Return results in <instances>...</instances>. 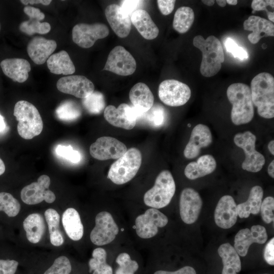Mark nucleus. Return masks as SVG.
<instances>
[{"label": "nucleus", "mask_w": 274, "mask_h": 274, "mask_svg": "<svg viewBox=\"0 0 274 274\" xmlns=\"http://www.w3.org/2000/svg\"><path fill=\"white\" fill-rule=\"evenodd\" d=\"M252 99L259 115L266 119L274 117V78L268 73L255 76L251 81Z\"/></svg>", "instance_id": "1"}, {"label": "nucleus", "mask_w": 274, "mask_h": 274, "mask_svg": "<svg viewBox=\"0 0 274 274\" xmlns=\"http://www.w3.org/2000/svg\"><path fill=\"white\" fill-rule=\"evenodd\" d=\"M227 96L232 105L231 119L236 125L247 124L254 115L250 87L242 83L231 84L227 89Z\"/></svg>", "instance_id": "2"}, {"label": "nucleus", "mask_w": 274, "mask_h": 274, "mask_svg": "<svg viewBox=\"0 0 274 274\" xmlns=\"http://www.w3.org/2000/svg\"><path fill=\"white\" fill-rule=\"evenodd\" d=\"M193 44L202 54L200 66L201 74L206 77L216 75L224 61V54L220 40L214 36L204 39L201 36L197 35L194 38Z\"/></svg>", "instance_id": "3"}, {"label": "nucleus", "mask_w": 274, "mask_h": 274, "mask_svg": "<svg viewBox=\"0 0 274 274\" xmlns=\"http://www.w3.org/2000/svg\"><path fill=\"white\" fill-rule=\"evenodd\" d=\"M13 114L18 121V133L23 139L30 140L42 132L43 120L32 104L23 100L18 101L14 106Z\"/></svg>", "instance_id": "4"}, {"label": "nucleus", "mask_w": 274, "mask_h": 274, "mask_svg": "<svg viewBox=\"0 0 274 274\" xmlns=\"http://www.w3.org/2000/svg\"><path fill=\"white\" fill-rule=\"evenodd\" d=\"M142 154L136 148H131L111 166L108 178L117 185L125 184L136 175L142 164Z\"/></svg>", "instance_id": "5"}, {"label": "nucleus", "mask_w": 274, "mask_h": 274, "mask_svg": "<svg viewBox=\"0 0 274 274\" xmlns=\"http://www.w3.org/2000/svg\"><path fill=\"white\" fill-rule=\"evenodd\" d=\"M176 190L173 177L169 170H163L157 177L153 187L144 196L146 205L154 209H161L170 202Z\"/></svg>", "instance_id": "6"}, {"label": "nucleus", "mask_w": 274, "mask_h": 274, "mask_svg": "<svg viewBox=\"0 0 274 274\" xmlns=\"http://www.w3.org/2000/svg\"><path fill=\"white\" fill-rule=\"evenodd\" d=\"M256 141V136L249 131L238 133L234 137L235 145L242 148L245 153L242 168L252 173L260 171L265 162L264 156L255 149Z\"/></svg>", "instance_id": "7"}, {"label": "nucleus", "mask_w": 274, "mask_h": 274, "mask_svg": "<svg viewBox=\"0 0 274 274\" xmlns=\"http://www.w3.org/2000/svg\"><path fill=\"white\" fill-rule=\"evenodd\" d=\"M145 113L123 103L117 108L113 105L108 106L104 114L105 119L111 125L130 130L135 126L137 120L144 119Z\"/></svg>", "instance_id": "8"}, {"label": "nucleus", "mask_w": 274, "mask_h": 274, "mask_svg": "<svg viewBox=\"0 0 274 274\" xmlns=\"http://www.w3.org/2000/svg\"><path fill=\"white\" fill-rule=\"evenodd\" d=\"M191 94V90L187 85L174 79L162 81L158 87L160 99L171 107L185 105L190 99Z\"/></svg>", "instance_id": "9"}, {"label": "nucleus", "mask_w": 274, "mask_h": 274, "mask_svg": "<svg viewBox=\"0 0 274 274\" xmlns=\"http://www.w3.org/2000/svg\"><path fill=\"white\" fill-rule=\"evenodd\" d=\"M95 223L90 238L95 245L103 246L110 243L118 233V227L111 214L108 212L98 213L95 217Z\"/></svg>", "instance_id": "10"}, {"label": "nucleus", "mask_w": 274, "mask_h": 274, "mask_svg": "<svg viewBox=\"0 0 274 274\" xmlns=\"http://www.w3.org/2000/svg\"><path fill=\"white\" fill-rule=\"evenodd\" d=\"M109 33L108 26L101 23L88 24L84 23L75 25L72 30L73 42L79 47L89 48L98 39L107 37Z\"/></svg>", "instance_id": "11"}, {"label": "nucleus", "mask_w": 274, "mask_h": 274, "mask_svg": "<svg viewBox=\"0 0 274 274\" xmlns=\"http://www.w3.org/2000/svg\"><path fill=\"white\" fill-rule=\"evenodd\" d=\"M50 179L46 175H41L37 182H32L25 186L21 191V198L26 204L33 205L45 200L48 203L53 202L56 197L55 194L49 189Z\"/></svg>", "instance_id": "12"}, {"label": "nucleus", "mask_w": 274, "mask_h": 274, "mask_svg": "<svg viewBox=\"0 0 274 274\" xmlns=\"http://www.w3.org/2000/svg\"><path fill=\"white\" fill-rule=\"evenodd\" d=\"M136 68V61L132 55L123 47L117 46L109 54L103 70L126 76L134 73Z\"/></svg>", "instance_id": "13"}, {"label": "nucleus", "mask_w": 274, "mask_h": 274, "mask_svg": "<svg viewBox=\"0 0 274 274\" xmlns=\"http://www.w3.org/2000/svg\"><path fill=\"white\" fill-rule=\"evenodd\" d=\"M168 223L167 217L156 209H148L135 219L137 235L142 238H149L158 232V227H163Z\"/></svg>", "instance_id": "14"}, {"label": "nucleus", "mask_w": 274, "mask_h": 274, "mask_svg": "<svg viewBox=\"0 0 274 274\" xmlns=\"http://www.w3.org/2000/svg\"><path fill=\"white\" fill-rule=\"evenodd\" d=\"M127 150V147L124 143L111 136L98 138L91 145L89 148L91 156L99 160L118 159Z\"/></svg>", "instance_id": "15"}, {"label": "nucleus", "mask_w": 274, "mask_h": 274, "mask_svg": "<svg viewBox=\"0 0 274 274\" xmlns=\"http://www.w3.org/2000/svg\"><path fill=\"white\" fill-rule=\"evenodd\" d=\"M56 86L60 92L82 99L87 97L94 91L93 83L81 75L63 77L57 81Z\"/></svg>", "instance_id": "16"}, {"label": "nucleus", "mask_w": 274, "mask_h": 274, "mask_svg": "<svg viewBox=\"0 0 274 274\" xmlns=\"http://www.w3.org/2000/svg\"><path fill=\"white\" fill-rule=\"evenodd\" d=\"M179 204L182 221L188 224L194 223L198 218L202 206L199 193L192 188H185L181 193Z\"/></svg>", "instance_id": "17"}, {"label": "nucleus", "mask_w": 274, "mask_h": 274, "mask_svg": "<svg viewBox=\"0 0 274 274\" xmlns=\"http://www.w3.org/2000/svg\"><path fill=\"white\" fill-rule=\"evenodd\" d=\"M267 239L266 230L260 225H253L251 229L245 228L238 231L235 236L234 248L238 254L245 256L253 243L263 244Z\"/></svg>", "instance_id": "18"}, {"label": "nucleus", "mask_w": 274, "mask_h": 274, "mask_svg": "<svg viewBox=\"0 0 274 274\" xmlns=\"http://www.w3.org/2000/svg\"><path fill=\"white\" fill-rule=\"evenodd\" d=\"M238 213L237 205L233 198L224 195L219 200L215 210L214 219L217 225L223 229H228L236 223Z\"/></svg>", "instance_id": "19"}, {"label": "nucleus", "mask_w": 274, "mask_h": 274, "mask_svg": "<svg viewBox=\"0 0 274 274\" xmlns=\"http://www.w3.org/2000/svg\"><path fill=\"white\" fill-rule=\"evenodd\" d=\"M212 142V135L210 128L206 125L197 124L193 129L185 148L184 156L189 159L196 157L200 149L208 147Z\"/></svg>", "instance_id": "20"}, {"label": "nucleus", "mask_w": 274, "mask_h": 274, "mask_svg": "<svg viewBox=\"0 0 274 274\" xmlns=\"http://www.w3.org/2000/svg\"><path fill=\"white\" fill-rule=\"evenodd\" d=\"M57 47L56 41L41 36L33 37L27 46V52L33 62L37 64H44Z\"/></svg>", "instance_id": "21"}, {"label": "nucleus", "mask_w": 274, "mask_h": 274, "mask_svg": "<svg viewBox=\"0 0 274 274\" xmlns=\"http://www.w3.org/2000/svg\"><path fill=\"white\" fill-rule=\"evenodd\" d=\"M105 16L115 34L121 38L127 37L131 28L130 17L124 14L120 6L111 4L107 7Z\"/></svg>", "instance_id": "22"}, {"label": "nucleus", "mask_w": 274, "mask_h": 274, "mask_svg": "<svg viewBox=\"0 0 274 274\" xmlns=\"http://www.w3.org/2000/svg\"><path fill=\"white\" fill-rule=\"evenodd\" d=\"M243 26L245 30L252 31L248 39L253 44H257L263 37L274 36L273 23L259 16H250L245 20Z\"/></svg>", "instance_id": "23"}, {"label": "nucleus", "mask_w": 274, "mask_h": 274, "mask_svg": "<svg viewBox=\"0 0 274 274\" xmlns=\"http://www.w3.org/2000/svg\"><path fill=\"white\" fill-rule=\"evenodd\" d=\"M0 65L6 76L19 83L27 80L31 70L29 62L23 58H6L1 61Z\"/></svg>", "instance_id": "24"}, {"label": "nucleus", "mask_w": 274, "mask_h": 274, "mask_svg": "<svg viewBox=\"0 0 274 274\" xmlns=\"http://www.w3.org/2000/svg\"><path fill=\"white\" fill-rule=\"evenodd\" d=\"M131 22L145 39L153 40L159 34V29L149 14L145 10L138 9L131 15Z\"/></svg>", "instance_id": "25"}, {"label": "nucleus", "mask_w": 274, "mask_h": 274, "mask_svg": "<svg viewBox=\"0 0 274 274\" xmlns=\"http://www.w3.org/2000/svg\"><path fill=\"white\" fill-rule=\"evenodd\" d=\"M129 97L133 107L142 113L147 112L153 106V95L144 83L135 84L129 91Z\"/></svg>", "instance_id": "26"}, {"label": "nucleus", "mask_w": 274, "mask_h": 274, "mask_svg": "<svg viewBox=\"0 0 274 274\" xmlns=\"http://www.w3.org/2000/svg\"><path fill=\"white\" fill-rule=\"evenodd\" d=\"M216 161L211 155H204L196 162L188 164L184 170L185 176L190 180H195L213 173L216 167Z\"/></svg>", "instance_id": "27"}, {"label": "nucleus", "mask_w": 274, "mask_h": 274, "mask_svg": "<svg viewBox=\"0 0 274 274\" xmlns=\"http://www.w3.org/2000/svg\"><path fill=\"white\" fill-rule=\"evenodd\" d=\"M62 223L71 239L77 241L81 239L84 233L83 225L76 210L72 208L66 209L62 214Z\"/></svg>", "instance_id": "28"}, {"label": "nucleus", "mask_w": 274, "mask_h": 274, "mask_svg": "<svg viewBox=\"0 0 274 274\" xmlns=\"http://www.w3.org/2000/svg\"><path fill=\"white\" fill-rule=\"evenodd\" d=\"M218 253L222 258L223 267L222 274H237L241 270V262L239 255L229 243L222 244Z\"/></svg>", "instance_id": "29"}, {"label": "nucleus", "mask_w": 274, "mask_h": 274, "mask_svg": "<svg viewBox=\"0 0 274 274\" xmlns=\"http://www.w3.org/2000/svg\"><path fill=\"white\" fill-rule=\"evenodd\" d=\"M47 64L50 72L56 75H72L76 70L69 55L64 50L51 55L47 60Z\"/></svg>", "instance_id": "30"}, {"label": "nucleus", "mask_w": 274, "mask_h": 274, "mask_svg": "<svg viewBox=\"0 0 274 274\" xmlns=\"http://www.w3.org/2000/svg\"><path fill=\"white\" fill-rule=\"evenodd\" d=\"M263 190L259 186H255L250 190L248 200L237 206V213L241 218H248L251 214L256 215L260 210Z\"/></svg>", "instance_id": "31"}, {"label": "nucleus", "mask_w": 274, "mask_h": 274, "mask_svg": "<svg viewBox=\"0 0 274 274\" xmlns=\"http://www.w3.org/2000/svg\"><path fill=\"white\" fill-rule=\"evenodd\" d=\"M23 225L29 242L36 244L40 241L45 230V221L40 214L29 215L24 220Z\"/></svg>", "instance_id": "32"}, {"label": "nucleus", "mask_w": 274, "mask_h": 274, "mask_svg": "<svg viewBox=\"0 0 274 274\" xmlns=\"http://www.w3.org/2000/svg\"><path fill=\"white\" fill-rule=\"evenodd\" d=\"M44 215L48 226L51 243L57 247L62 245L64 239L59 227V214L54 209H49L45 212Z\"/></svg>", "instance_id": "33"}, {"label": "nucleus", "mask_w": 274, "mask_h": 274, "mask_svg": "<svg viewBox=\"0 0 274 274\" xmlns=\"http://www.w3.org/2000/svg\"><path fill=\"white\" fill-rule=\"evenodd\" d=\"M194 21L193 10L189 7L183 6L176 11L174 20L173 28L180 33L188 31Z\"/></svg>", "instance_id": "34"}, {"label": "nucleus", "mask_w": 274, "mask_h": 274, "mask_svg": "<svg viewBox=\"0 0 274 274\" xmlns=\"http://www.w3.org/2000/svg\"><path fill=\"white\" fill-rule=\"evenodd\" d=\"M89 261L90 271L93 274H113L112 267L107 263V252L102 248L95 249Z\"/></svg>", "instance_id": "35"}, {"label": "nucleus", "mask_w": 274, "mask_h": 274, "mask_svg": "<svg viewBox=\"0 0 274 274\" xmlns=\"http://www.w3.org/2000/svg\"><path fill=\"white\" fill-rule=\"evenodd\" d=\"M81 114L82 110L80 107L72 100L63 101L55 110L57 117L65 121L75 120L81 116Z\"/></svg>", "instance_id": "36"}, {"label": "nucleus", "mask_w": 274, "mask_h": 274, "mask_svg": "<svg viewBox=\"0 0 274 274\" xmlns=\"http://www.w3.org/2000/svg\"><path fill=\"white\" fill-rule=\"evenodd\" d=\"M84 108L92 114H98L105 109L106 103L104 95L99 91H94L82 99Z\"/></svg>", "instance_id": "37"}, {"label": "nucleus", "mask_w": 274, "mask_h": 274, "mask_svg": "<svg viewBox=\"0 0 274 274\" xmlns=\"http://www.w3.org/2000/svg\"><path fill=\"white\" fill-rule=\"evenodd\" d=\"M167 118L166 112L160 105H155L145 113L144 119L154 127H160L165 124Z\"/></svg>", "instance_id": "38"}, {"label": "nucleus", "mask_w": 274, "mask_h": 274, "mask_svg": "<svg viewBox=\"0 0 274 274\" xmlns=\"http://www.w3.org/2000/svg\"><path fill=\"white\" fill-rule=\"evenodd\" d=\"M20 210L19 201L12 194L0 193V211H4L10 217H14L18 214Z\"/></svg>", "instance_id": "39"}, {"label": "nucleus", "mask_w": 274, "mask_h": 274, "mask_svg": "<svg viewBox=\"0 0 274 274\" xmlns=\"http://www.w3.org/2000/svg\"><path fill=\"white\" fill-rule=\"evenodd\" d=\"M21 31L28 35H32L35 33L45 34L51 29L50 24L47 22H41L39 20L30 19L23 21L19 25Z\"/></svg>", "instance_id": "40"}, {"label": "nucleus", "mask_w": 274, "mask_h": 274, "mask_svg": "<svg viewBox=\"0 0 274 274\" xmlns=\"http://www.w3.org/2000/svg\"><path fill=\"white\" fill-rule=\"evenodd\" d=\"M116 261L119 266L115 274H134L139 268L137 262L131 260L129 255L126 253L120 254Z\"/></svg>", "instance_id": "41"}, {"label": "nucleus", "mask_w": 274, "mask_h": 274, "mask_svg": "<svg viewBox=\"0 0 274 274\" xmlns=\"http://www.w3.org/2000/svg\"><path fill=\"white\" fill-rule=\"evenodd\" d=\"M72 266L69 259L64 256L57 258L53 264L44 274H70Z\"/></svg>", "instance_id": "42"}, {"label": "nucleus", "mask_w": 274, "mask_h": 274, "mask_svg": "<svg viewBox=\"0 0 274 274\" xmlns=\"http://www.w3.org/2000/svg\"><path fill=\"white\" fill-rule=\"evenodd\" d=\"M57 155L65 158L73 163H78L81 160V154L77 150H74L70 146L59 145L55 149Z\"/></svg>", "instance_id": "43"}, {"label": "nucleus", "mask_w": 274, "mask_h": 274, "mask_svg": "<svg viewBox=\"0 0 274 274\" xmlns=\"http://www.w3.org/2000/svg\"><path fill=\"white\" fill-rule=\"evenodd\" d=\"M274 198L271 196L266 197L261 203L260 211L262 218L266 223L273 221Z\"/></svg>", "instance_id": "44"}, {"label": "nucleus", "mask_w": 274, "mask_h": 274, "mask_svg": "<svg viewBox=\"0 0 274 274\" xmlns=\"http://www.w3.org/2000/svg\"><path fill=\"white\" fill-rule=\"evenodd\" d=\"M224 45L227 51L231 53L234 58H237L241 60L248 58L249 55L246 50L239 46L231 38H228L226 40Z\"/></svg>", "instance_id": "45"}, {"label": "nucleus", "mask_w": 274, "mask_h": 274, "mask_svg": "<svg viewBox=\"0 0 274 274\" xmlns=\"http://www.w3.org/2000/svg\"><path fill=\"white\" fill-rule=\"evenodd\" d=\"M142 1L125 0L121 2L120 8L122 12L125 15L131 17L132 14L140 7Z\"/></svg>", "instance_id": "46"}, {"label": "nucleus", "mask_w": 274, "mask_h": 274, "mask_svg": "<svg viewBox=\"0 0 274 274\" xmlns=\"http://www.w3.org/2000/svg\"><path fill=\"white\" fill-rule=\"evenodd\" d=\"M18 265L14 260L0 259V274H15Z\"/></svg>", "instance_id": "47"}, {"label": "nucleus", "mask_w": 274, "mask_h": 274, "mask_svg": "<svg viewBox=\"0 0 274 274\" xmlns=\"http://www.w3.org/2000/svg\"><path fill=\"white\" fill-rule=\"evenodd\" d=\"M176 1L174 0H158V7L163 15H168L174 10Z\"/></svg>", "instance_id": "48"}, {"label": "nucleus", "mask_w": 274, "mask_h": 274, "mask_svg": "<svg viewBox=\"0 0 274 274\" xmlns=\"http://www.w3.org/2000/svg\"><path fill=\"white\" fill-rule=\"evenodd\" d=\"M274 238H271L265 246L264 251V258L270 265H274Z\"/></svg>", "instance_id": "49"}, {"label": "nucleus", "mask_w": 274, "mask_h": 274, "mask_svg": "<svg viewBox=\"0 0 274 274\" xmlns=\"http://www.w3.org/2000/svg\"><path fill=\"white\" fill-rule=\"evenodd\" d=\"M270 6L271 8H274V1L273 0H253L251 4V7L254 11L264 10L267 13L269 11L266 7Z\"/></svg>", "instance_id": "50"}, {"label": "nucleus", "mask_w": 274, "mask_h": 274, "mask_svg": "<svg viewBox=\"0 0 274 274\" xmlns=\"http://www.w3.org/2000/svg\"><path fill=\"white\" fill-rule=\"evenodd\" d=\"M23 11L30 19L40 21L43 20L45 18V14L38 8L27 6L24 8Z\"/></svg>", "instance_id": "51"}, {"label": "nucleus", "mask_w": 274, "mask_h": 274, "mask_svg": "<svg viewBox=\"0 0 274 274\" xmlns=\"http://www.w3.org/2000/svg\"><path fill=\"white\" fill-rule=\"evenodd\" d=\"M154 274H196V273L193 267L186 266L175 271L158 270Z\"/></svg>", "instance_id": "52"}, {"label": "nucleus", "mask_w": 274, "mask_h": 274, "mask_svg": "<svg viewBox=\"0 0 274 274\" xmlns=\"http://www.w3.org/2000/svg\"><path fill=\"white\" fill-rule=\"evenodd\" d=\"M22 4L27 5L28 4L31 5L41 4L45 6L49 5L52 2L50 0H21Z\"/></svg>", "instance_id": "53"}, {"label": "nucleus", "mask_w": 274, "mask_h": 274, "mask_svg": "<svg viewBox=\"0 0 274 274\" xmlns=\"http://www.w3.org/2000/svg\"><path fill=\"white\" fill-rule=\"evenodd\" d=\"M8 130L4 118L0 114V134H3Z\"/></svg>", "instance_id": "54"}, {"label": "nucleus", "mask_w": 274, "mask_h": 274, "mask_svg": "<svg viewBox=\"0 0 274 274\" xmlns=\"http://www.w3.org/2000/svg\"><path fill=\"white\" fill-rule=\"evenodd\" d=\"M267 172L268 175L272 178H274V160H272L270 163H269L268 168H267Z\"/></svg>", "instance_id": "55"}, {"label": "nucleus", "mask_w": 274, "mask_h": 274, "mask_svg": "<svg viewBox=\"0 0 274 274\" xmlns=\"http://www.w3.org/2000/svg\"><path fill=\"white\" fill-rule=\"evenodd\" d=\"M268 149L270 152V153L273 155H274V141H270L268 144Z\"/></svg>", "instance_id": "56"}, {"label": "nucleus", "mask_w": 274, "mask_h": 274, "mask_svg": "<svg viewBox=\"0 0 274 274\" xmlns=\"http://www.w3.org/2000/svg\"><path fill=\"white\" fill-rule=\"evenodd\" d=\"M5 169V165L3 161L0 158V176L4 173Z\"/></svg>", "instance_id": "57"}, {"label": "nucleus", "mask_w": 274, "mask_h": 274, "mask_svg": "<svg viewBox=\"0 0 274 274\" xmlns=\"http://www.w3.org/2000/svg\"><path fill=\"white\" fill-rule=\"evenodd\" d=\"M201 2L208 6H212L215 2L214 0H203Z\"/></svg>", "instance_id": "58"}, {"label": "nucleus", "mask_w": 274, "mask_h": 274, "mask_svg": "<svg viewBox=\"0 0 274 274\" xmlns=\"http://www.w3.org/2000/svg\"><path fill=\"white\" fill-rule=\"evenodd\" d=\"M267 17L269 19V21H270L271 22H274V13L273 12L268 11L267 13Z\"/></svg>", "instance_id": "59"}, {"label": "nucleus", "mask_w": 274, "mask_h": 274, "mask_svg": "<svg viewBox=\"0 0 274 274\" xmlns=\"http://www.w3.org/2000/svg\"><path fill=\"white\" fill-rule=\"evenodd\" d=\"M216 2L217 4L221 7H224L227 4L226 1L225 0H217Z\"/></svg>", "instance_id": "60"}, {"label": "nucleus", "mask_w": 274, "mask_h": 274, "mask_svg": "<svg viewBox=\"0 0 274 274\" xmlns=\"http://www.w3.org/2000/svg\"><path fill=\"white\" fill-rule=\"evenodd\" d=\"M226 3L230 5H236L237 3L236 0H227Z\"/></svg>", "instance_id": "61"}, {"label": "nucleus", "mask_w": 274, "mask_h": 274, "mask_svg": "<svg viewBox=\"0 0 274 274\" xmlns=\"http://www.w3.org/2000/svg\"><path fill=\"white\" fill-rule=\"evenodd\" d=\"M0 30H1V24H0Z\"/></svg>", "instance_id": "62"}, {"label": "nucleus", "mask_w": 274, "mask_h": 274, "mask_svg": "<svg viewBox=\"0 0 274 274\" xmlns=\"http://www.w3.org/2000/svg\"><path fill=\"white\" fill-rule=\"evenodd\" d=\"M264 274H268V273H264Z\"/></svg>", "instance_id": "63"}]
</instances>
